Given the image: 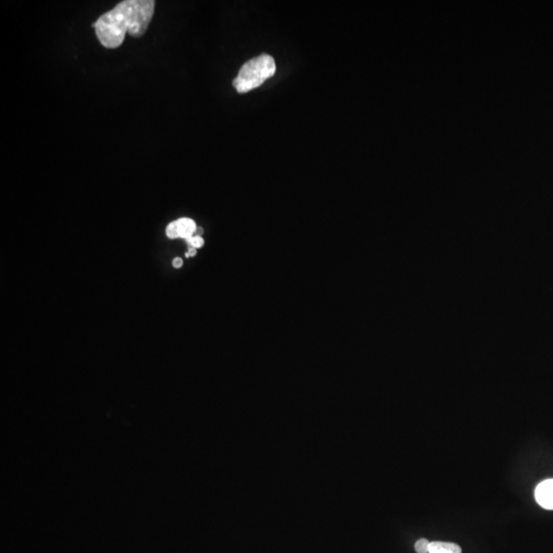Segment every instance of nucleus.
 <instances>
[{
    "mask_svg": "<svg viewBox=\"0 0 553 553\" xmlns=\"http://www.w3.org/2000/svg\"><path fill=\"white\" fill-rule=\"evenodd\" d=\"M276 61L269 54H261L241 67L233 84L239 93H246L259 87L276 73Z\"/></svg>",
    "mask_w": 553,
    "mask_h": 553,
    "instance_id": "nucleus-2",
    "label": "nucleus"
},
{
    "mask_svg": "<svg viewBox=\"0 0 553 553\" xmlns=\"http://www.w3.org/2000/svg\"><path fill=\"white\" fill-rule=\"evenodd\" d=\"M196 253H197V251H196V248H193V247H191V248L189 249L188 253L186 254V256H187V257H190V256H195V255H196Z\"/></svg>",
    "mask_w": 553,
    "mask_h": 553,
    "instance_id": "nucleus-10",
    "label": "nucleus"
},
{
    "mask_svg": "<svg viewBox=\"0 0 553 553\" xmlns=\"http://www.w3.org/2000/svg\"><path fill=\"white\" fill-rule=\"evenodd\" d=\"M535 498L541 507L553 510V479L546 480L537 486Z\"/></svg>",
    "mask_w": 553,
    "mask_h": 553,
    "instance_id": "nucleus-3",
    "label": "nucleus"
},
{
    "mask_svg": "<svg viewBox=\"0 0 553 553\" xmlns=\"http://www.w3.org/2000/svg\"><path fill=\"white\" fill-rule=\"evenodd\" d=\"M439 553H442V552H439Z\"/></svg>",
    "mask_w": 553,
    "mask_h": 553,
    "instance_id": "nucleus-11",
    "label": "nucleus"
},
{
    "mask_svg": "<svg viewBox=\"0 0 553 553\" xmlns=\"http://www.w3.org/2000/svg\"><path fill=\"white\" fill-rule=\"evenodd\" d=\"M176 223L178 228L179 238L189 240L190 238L193 237V235L197 231V225L195 221L191 218H187V217L179 218L178 220H176Z\"/></svg>",
    "mask_w": 553,
    "mask_h": 553,
    "instance_id": "nucleus-4",
    "label": "nucleus"
},
{
    "mask_svg": "<svg viewBox=\"0 0 553 553\" xmlns=\"http://www.w3.org/2000/svg\"><path fill=\"white\" fill-rule=\"evenodd\" d=\"M430 542L426 539H420L415 543V551L417 553H429Z\"/></svg>",
    "mask_w": 553,
    "mask_h": 553,
    "instance_id": "nucleus-6",
    "label": "nucleus"
},
{
    "mask_svg": "<svg viewBox=\"0 0 553 553\" xmlns=\"http://www.w3.org/2000/svg\"><path fill=\"white\" fill-rule=\"evenodd\" d=\"M166 235H167V237L170 238V239H175V238H178V237H179L176 220L170 222V223L167 225V228H166Z\"/></svg>",
    "mask_w": 553,
    "mask_h": 553,
    "instance_id": "nucleus-7",
    "label": "nucleus"
},
{
    "mask_svg": "<svg viewBox=\"0 0 553 553\" xmlns=\"http://www.w3.org/2000/svg\"><path fill=\"white\" fill-rule=\"evenodd\" d=\"M461 553V547L455 543L451 542H430L429 553Z\"/></svg>",
    "mask_w": 553,
    "mask_h": 553,
    "instance_id": "nucleus-5",
    "label": "nucleus"
},
{
    "mask_svg": "<svg viewBox=\"0 0 553 553\" xmlns=\"http://www.w3.org/2000/svg\"><path fill=\"white\" fill-rule=\"evenodd\" d=\"M187 241H188L189 245L193 248H199V247H202V246L204 245V240L199 236H193L192 238H190Z\"/></svg>",
    "mask_w": 553,
    "mask_h": 553,
    "instance_id": "nucleus-8",
    "label": "nucleus"
},
{
    "mask_svg": "<svg viewBox=\"0 0 553 553\" xmlns=\"http://www.w3.org/2000/svg\"><path fill=\"white\" fill-rule=\"evenodd\" d=\"M172 264H173V266H174V268L178 269V268H180V266L182 265V259H181V258H179V257H177V258H174V259H173V261H172Z\"/></svg>",
    "mask_w": 553,
    "mask_h": 553,
    "instance_id": "nucleus-9",
    "label": "nucleus"
},
{
    "mask_svg": "<svg viewBox=\"0 0 553 553\" xmlns=\"http://www.w3.org/2000/svg\"><path fill=\"white\" fill-rule=\"evenodd\" d=\"M155 10L154 0H124L101 14L93 24L102 46L117 48L126 34L140 37L146 33Z\"/></svg>",
    "mask_w": 553,
    "mask_h": 553,
    "instance_id": "nucleus-1",
    "label": "nucleus"
}]
</instances>
